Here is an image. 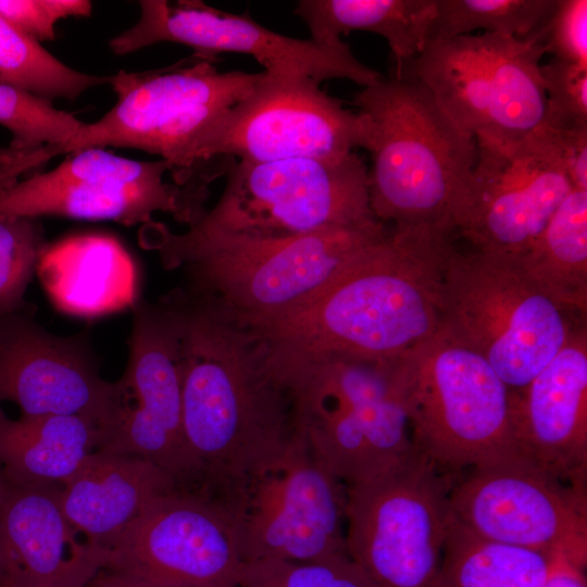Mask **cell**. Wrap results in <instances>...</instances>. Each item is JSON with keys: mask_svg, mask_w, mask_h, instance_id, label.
I'll return each instance as SVG.
<instances>
[{"mask_svg": "<svg viewBox=\"0 0 587 587\" xmlns=\"http://www.w3.org/2000/svg\"><path fill=\"white\" fill-rule=\"evenodd\" d=\"M182 310V413L199 492L224 499L279 463L299 437L289 390L266 344L205 297L176 290Z\"/></svg>", "mask_w": 587, "mask_h": 587, "instance_id": "1", "label": "cell"}, {"mask_svg": "<svg viewBox=\"0 0 587 587\" xmlns=\"http://www.w3.org/2000/svg\"><path fill=\"white\" fill-rule=\"evenodd\" d=\"M455 248L429 227L390 226L303 307L253 330L279 367L328 358L394 361L442 324V284Z\"/></svg>", "mask_w": 587, "mask_h": 587, "instance_id": "2", "label": "cell"}, {"mask_svg": "<svg viewBox=\"0 0 587 587\" xmlns=\"http://www.w3.org/2000/svg\"><path fill=\"white\" fill-rule=\"evenodd\" d=\"M390 227L374 220L290 238L174 233L163 223L140 226L141 247L162 264L183 268L188 290L214 302L237 323L254 328L297 311L373 246Z\"/></svg>", "mask_w": 587, "mask_h": 587, "instance_id": "3", "label": "cell"}, {"mask_svg": "<svg viewBox=\"0 0 587 587\" xmlns=\"http://www.w3.org/2000/svg\"><path fill=\"white\" fill-rule=\"evenodd\" d=\"M353 103L366 124L369 198L376 218L455 233L475 139L414 79L382 77L357 92Z\"/></svg>", "mask_w": 587, "mask_h": 587, "instance_id": "4", "label": "cell"}, {"mask_svg": "<svg viewBox=\"0 0 587 587\" xmlns=\"http://www.w3.org/2000/svg\"><path fill=\"white\" fill-rule=\"evenodd\" d=\"M215 61L192 55L157 70L111 75L115 104L99 120L84 122L65 143L45 147L46 161L90 148L137 149L167 162L176 184L208 190L201 145L261 77V72H220Z\"/></svg>", "mask_w": 587, "mask_h": 587, "instance_id": "5", "label": "cell"}, {"mask_svg": "<svg viewBox=\"0 0 587 587\" xmlns=\"http://www.w3.org/2000/svg\"><path fill=\"white\" fill-rule=\"evenodd\" d=\"M299 434L346 486L385 474L416 453L398 359L328 358L283 367Z\"/></svg>", "mask_w": 587, "mask_h": 587, "instance_id": "6", "label": "cell"}, {"mask_svg": "<svg viewBox=\"0 0 587 587\" xmlns=\"http://www.w3.org/2000/svg\"><path fill=\"white\" fill-rule=\"evenodd\" d=\"M398 364L412 444L439 471L457 476L521 457L513 391L442 326Z\"/></svg>", "mask_w": 587, "mask_h": 587, "instance_id": "7", "label": "cell"}, {"mask_svg": "<svg viewBox=\"0 0 587 587\" xmlns=\"http://www.w3.org/2000/svg\"><path fill=\"white\" fill-rule=\"evenodd\" d=\"M586 323L545 295L514 255L453 250L442 284L441 326L522 390Z\"/></svg>", "mask_w": 587, "mask_h": 587, "instance_id": "8", "label": "cell"}, {"mask_svg": "<svg viewBox=\"0 0 587 587\" xmlns=\"http://www.w3.org/2000/svg\"><path fill=\"white\" fill-rule=\"evenodd\" d=\"M216 204L188 228L201 234L290 238L369 223V170L339 159L232 160Z\"/></svg>", "mask_w": 587, "mask_h": 587, "instance_id": "9", "label": "cell"}, {"mask_svg": "<svg viewBox=\"0 0 587 587\" xmlns=\"http://www.w3.org/2000/svg\"><path fill=\"white\" fill-rule=\"evenodd\" d=\"M542 45L495 33L428 40L392 77L425 86L474 139L515 140L544 127Z\"/></svg>", "mask_w": 587, "mask_h": 587, "instance_id": "10", "label": "cell"}, {"mask_svg": "<svg viewBox=\"0 0 587 587\" xmlns=\"http://www.w3.org/2000/svg\"><path fill=\"white\" fill-rule=\"evenodd\" d=\"M453 477L416 451L394 470L347 486V553L373 587L435 586Z\"/></svg>", "mask_w": 587, "mask_h": 587, "instance_id": "11", "label": "cell"}, {"mask_svg": "<svg viewBox=\"0 0 587 587\" xmlns=\"http://www.w3.org/2000/svg\"><path fill=\"white\" fill-rule=\"evenodd\" d=\"M365 142L363 116L346 109L320 83L262 71L252 91L212 127L199 162L215 179L228 160L339 159Z\"/></svg>", "mask_w": 587, "mask_h": 587, "instance_id": "12", "label": "cell"}, {"mask_svg": "<svg viewBox=\"0 0 587 587\" xmlns=\"http://www.w3.org/2000/svg\"><path fill=\"white\" fill-rule=\"evenodd\" d=\"M180 342L182 311L175 291L157 303H136L128 364L120 379L123 405L96 450L145 459L180 489L199 491L202 470L183 428Z\"/></svg>", "mask_w": 587, "mask_h": 587, "instance_id": "13", "label": "cell"}, {"mask_svg": "<svg viewBox=\"0 0 587 587\" xmlns=\"http://www.w3.org/2000/svg\"><path fill=\"white\" fill-rule=\"evenodd\" d=\"M55 167L0 191V217L61 216L141 226L157 212L193 224L207 210L208 190L165 180L172 166L104 148L79 150Z\"/></svg>", "mask_w": 587, "mask_h": 587, "instance_id": "14", "label": "cell"}, {"mask_svg": "<svg viewBox=\"0 0 587 587\" xmlns=\"http://www.w3.org/2000/svg\"><path fill=\"white\" fill-rule=\"evenodd\" d=\"M217 501L232 515L245 563L347 553V486L315 459L301 435L279 463Z\"/></svg>", "mask_w": 587, "mask_h": 587, "instance_id": "15", "label": "cell"}, {"mask_svg": "<svg viewBox=\"0 0 587 587\" xmlns=\"http://www.w3.org/2000/svg\"><path fill=\"white\" fill-rule=\"evenodd\" d=\"M475 141L455 232L474 250L520 254L573 189L560 149L545 126L521 139Z\"/></svg>", "mask_w": 587, "mask_h": 587, "instance_id": "16", "label": "cell"}, {"mask_svg": "<svg viewBox=\"0 0 587 587\" xmlns=\"http://www.w3.org/2000/svg\"><path fill=\"white\" fill-rule=\"evenodd\" d=\"M138 7L137 22L109 41L115 55L174 42L203 59L216 60L222 52L247 54L266 73L305 76L320 84L342 78L366 87L383 77L359 61L342 40L292 38L262 26L248 13L222 11L199 0H140Z\"/></svg>", "mask_w": 587, "mask_h": 587, "instance_id": "17", "label": "cell"}, {"mask_svg": "<svg viewBox=\"0 0 587 587\" xmlns=\"http://www.w3.org/2000/svg\"><path fill=\"white\" fill-rule=\"evenodd\" d=\"M450 515L500 544L587 565V494L519 457L467 470L448 491Z\"/></svg>", "mask_w": 587, "mask_h": 587, "instance_id": "18", "label": "cell"}, {"mask_svg": "<svg viewBox=\"0 0 587 587\" xmlns=\"http://www.w3.org/2000/svg\"><path fill=\"white\" fill-rule=\"evenodd\" d=\"M243 565L228 510L176 489L149 502L123 530L104 570L177 587H238Z\"/></svg>", "mask_w": 587, "mask_h": 587, "instance_id": "19", "label": "cell"}, {"mask_svg": "<svg viewBox=\"0 0 587 587\" xmlns=\"http://www.w3.org/2000/svg\"><path fill=\"white\" fill-rule=\"evenodd\" d=\"M123 399L121 380L100 375L83 336L53 335L23 311L0 315V403H15L21 416H84L101 435Z\"/></svg>", "mask_w": 587, "mask_h": 587, "instance_id": "20", "label": "cell"}, {"mask_svg": "<svg viewBox=\"0 0 587 587\" xmlns=\"http://www.w3.org/2000/svg\"><path fill=\"white\" fill-rule=\"evenodd\" d=\"M61 491V483L14 484L2 477L0 587H86L107 567L109 551L73 526Z\"/></svg>", "mask_w": 587, "mask_h": 587, "instance_id": "21", "label": "cell"}, {"mask_svg": "<svg viewBox=\"0 0 587 587\" xmlns=\"http://www.w3.org/2000/svg\"><path fill=\"white\" fill-rule=\"evenodd\" d=\"M517 447L523 459L586 489L587 325L520 391H513Z\"/></svg>", "mask_w": 587, "mask_h": 587, "instance_id": "22", "label": "cell"}, {"mask_svg": "<svg viewBox=\"0 0 587 587\" xmlns=\"http://www.w3.org/2000/svg\"><path fill=\"white\" fill-rule=\"evenodd\" d=\"M176 489L168 474L145 459L93 450L62 483L61 503L83 537L109 551L149 502Z\"/></svg>", "mask_w": 587, "mask_h": 587, "instance_id": "23", "label": "cell"}, {"mask_svg": "<svg viewBox=\"0 0 587 587\" xmlns=\"http://www.w3.org/2000/svg\"><path fill=\"white\" fill-rule=\"evenodd\" d=\"M36 270L54 303L70 313L102 314L135 300L133 261L109 235H75L46 246Z\"/></svg>", "mask_w": 587, "mask_h": 587, "instance_id": "24", "label": "cell"}, {"mask_svg": "<svg viewBox=\"0 0 587 587\" xmlns=\"http://www.w3.org/2000/svg\"><path fill=\"white\" fill-rule=\"evenodd\" d=\"M100 427L79 415L21 416L0 407V472L14 484L64 483L97 449Z\"/></svg>", "mask_w": 587, "mask_h": 587, "instance_id": "25", "label": "cell"}, {"mask_svg": "<svg viewBox=\"0 0 587 587\" xmlns=\"http://www.w3.org/2000/svg\"><path fill=\"white\" fill-rule=\"evenodd\" d=\"M436 0H302L295 14L322 43L341 41L342 34L369 32L386 39L395 72L414 59L428 41Z\"/></svg>", "mask_w": 587, "mask_h": 587, "instance_id": "26", "label": "cell"}, {"mask_svg": "<svg viewBox=\"0 0 587 587\" xmlns=\"http://www.w3.org/2000/svg\"><path fill=\"white\" fill-rule=\"evenodd\" d=\"M514 257L545 295L586 316L587 190L573 188L538 237Z\"/></svg>", "mask_w": 587, "mask_h": 587, "instance_id": "27", "label": "cell"}, {"mask_svg": "<svg viewBox=\"0 0 587 587\" xmlns=\"http://www.w3.org/2000/svg\"><path fill=\"white\" fill-rule=\"evenodd\" d=\"M557 555L482 538L450 515L434 587H542Z\"/></svg>", "mask_w": 587, "mask_h": 587, "instance_id": "28", "label": "cell"}, {"mask_svg": "<svg viewBox=\"0 0 587 587\" xmlns=\"http://www.w3.org/2000/svg\"><path fill=\"white\" fill-rule=\"evenodd\" d=\"M110 80L111 75L88 74L68 66L0 15V84L52 102L74 101Z\"/></svg>", "mask_w": 587, "mask_h": 587, "instance_id": "29", "label": "cell"}, {"mask_svg": "<svg viewBox=\"0 0 587 587\" xmlns=\"http://www.w3.org/2000/svg\"><path fill=\"white\" fill-rule=\"evenodd\" d=\"M436 7L428 40L471 35L474 30L525 39L545 24L557 0H436Z\"/></svg>", "mask_w": 587, "mask_h": 587, "instance_id": "30", "label": "cell"}, {"mask_svg": "<svg viewBox=\"0 0 587 587\" xmlns=\"http://www.w3.org/2000/svg\"><path fill=\"white\" fill-rule=\"evenodd\" d=\"M72 113L14 86L0 84V125L12 135L11 147L35 151L65 143L83 125Z\"/></svg>", "mask_w": 587, "mask_h": 587, "instance_id": "31", "label": "cell"}, {"mask_svg": "<svg viewBox=\"0 0 587 587\" xmlns=\"http://www.w3.org/2000/svg\"><path fill=\"white\" fill-rule=\"evenodd\" d=\"M46 246L38 218L0 217V315L23 311L27 286Z\"/></svg>", "mask_w": 587, "mask_h": 587, "instance_id": "32", "label": "cell"}, {"mask_svg": "<svg viewBox=\"0 0 587 587\" xmlns=\"http://www.w3.org/2000/svg\"><path fill=\"white\" fill-rule=\"evenodd\" d=\"M248 569L251 587H373L348 553L311 562L260 560Z\"/></svg>", "mask_w": 587, "mask_h": 587, "instance_id": "33", "label": "cell"}, {"mask_svg": "<svg viewBox=\"0 0 587 587\" xmlns=\"http://www.w3.org/2000/svg\"><path fill=\"white\" fill-rule=\"evenodd\" d=\"M544 126L553 132L587 128V66L551 59L541 64Z\"/></svg>", "mask_w": 587, "mask_h": 587, "instance_id": "34", "label": "cell"}, {"mask_svg": "<svg viewBox=\"0 0 587 587\" xmlns=\"http://www.w3.org/2000/svg\"><path fill=\"white\" fill-rule=\"evenodd\" d=\"M553 59L587 66V1L557 0L545 24L530 37Z\"/></svg>", "mask_w": 587, "mask_h": 587, "instance_id": "35", "label": "cell"}, {"mask_svg": "<svg viewBox=\"0 0 587 587\" xmlns=\"http://www.w3.org/2000/svg\"><path fill=\"white\" fill-rule=\"evenodd\" d=\"M88 0H0V15L33 40L51 41L57 24L68 17H88Z\"/></svg>", "mask_w": 587, "mask_h": 587, "instance_id": "36", "label": "cell"}, {"mask_svg": "<svg viewBox=\"0 0 587 587\" xmlns=\"http://www.w3.org/2000/svg\"><path fill=\"white\" fill-rule=\"evenodd\" d=\"M542 587H587L585 567L564 555L555 557L552 570Z\"/></svg>", "mask_w": 587, "mask_h": 587, "instance_id": "37", "label": "cell"}, {"mask_svg": "<svg viewBox=\"0 0 587 587\" xmlns=\"http://www.w3.org/2000/svg\"><path fill=\"white\" fill-rule=\"evenodd\" d=\"M86 587H177L139 578L128 574L102 570Z\"/></svg>", "mask_w": 587, "mask_h": 587, "instance_id": "38", "label": "cell"}, {"mask_svg": "<svg viewBox=\"0 0 587 587\" xmlns=\"http://www.w3.org/2000/svg\"><path fill=\"white\" fill-rule=\"evenodd\" d=\"M28 152L32 151H21L11 146L0 147V164L14 163Z\"/></svg>", "mask_w": 587, "mask_h": 587, "instance_id": "39", "label": "cell"}, {"mask_svg": "<svg viewBox=\"0 0 587 587\" xmlns=\"http://www.w3.org/2000/svg\"><path fill=\"white\" fill-rule=\"evenodd\" d=\"M1 483H2V476H1V472H0V486H1Z\"/></svg>", "mask_w": 587, "mask_h": 587, "instance_id": "40", "label": "cell"}]
</instances>
